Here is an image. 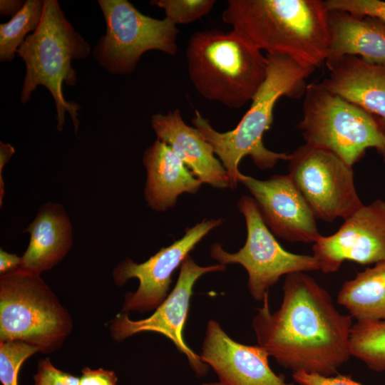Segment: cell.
<instances>
[{"instance_id": "cell-5", "label": "cell", "mask_w": 385, "mask_h": 385, "mask_svg": "<svg viewBox=\"0 0 385 385\" xmlns=\"http://www.w3.org/2000/svg\"><path fill=\"white\" fill-rule=\"evenodd\" d=\"M90 53L89 43L67 20L58 1L44 0L38 27L26 38L16 53L26 66L21 102H28L38 86H45L55 101L58 130H62L68 113L77 133L80 106L65 99L62 85H76L72 62L86 58Z\"/></svg>"}, {"instance_id": "cell-18", "label": "cell", "mask_w": 385, "mask_h": 385, "mask_svg": "<svg viewBox=\"0 0 385 385\" xmlns=\"http://www.w3.org/2000/svg\"><path fill=\"white\" fill-rule=\"evenodd\" d=\"M145 197L155 210L173 207L183 193H196L202 184L165 142L156 140L145 151Z\"/></svg>"}, {"instance_id": "cell-29", "label": "cell", "mask_w": 385, "mask_h": 385, "mask_svg": "<svg viewBox=\"0 0 385 385\" xmlns=\"http://www.w3.org/2000/svg\"><path fill=\"white\" fill-rule=\"evenodd\" d=\"M118 380L113 371L84 367L79 377V385H117Z\"/></svg>"}, {"instance_id": "cell-2", "label": "cell", "mask_w": 385, "mask_h": 385, "mask_svg": "<svg viewBox=\"0 0 385 385\" xmlns=\"http://www.w3.org/2000/svg\"><path fill=\"white\" fill-rule=\"evenodd\" d=\"M328 14L321 0H229L222 19L266 54L315 69L328 56Z\"/></svg>"}, {"instance_id": "cell-15", "label": "cell", "mask_w": 385, "mask_h": 385, "mask_svg": "<svg viewBox=\"0 0 385 385\" xmlns=\"http://www.w3.org/2000/svg\"><path fill=\"white\" fill-rule=\"evenodd\" d=\"M200 356L224 385H294L271 369L263 348L233 340L214 319L207 322Z\"/></svg>"}, {"instance_id": "cell-7", "label": "cell", "mask_w": 385, "mask_h": 385, "mask_svg": "<svg viewBox=\"0 0 385 385\" xmlns=\"http://www.w3.org/2000/svg\"><path fill=\"white\" fill-rule=\"evenodd\" d=\"M298 124L305 143L327 149L353 167L367 148L385 158V128L374 115L328 90L307 84Z\"/></svg>"}, {"instance_id": "cell-21", "label": "cell", "mask_w": 385, "mask_h": 385, "mask_svg": "<svg viewBox=\"0 0 385 385\" xmlns=\"http://www.w3.org/2000/svg\"><path fill=\"white\" fill-rule=\"evenodd\" d=\"M337 302L356 322H385V262L366 268L344 282Z\"/></svg>"}, {"instance_id": "cell-30", "label": "cell", "mask_w": 385, "mask_h": 385, "mask_svg": "<svg viewBox=\"0 0 385 385\" xmlns=\"http://www.w3.org/2000/svg\"><path fill=\"white\" fill-rule=\"evenodd\" d=\"M21 263V257L10 254L1 249L0 250V273L3 274L19 268Z\"/></svg>"}, {"instance_id": "cell-14", "label": "cell", "mask_w": 385, "mask_h": 385, "mask_svg": "<svg viewBox=\"0 0 385 385\" xmlns=\"http://www.w3.org/2000/svg\"><path fill=\"white\" fill-rule=\"evenodd\" d=\"M238 183L252 195L271 232L291 242L314 243L320 235L316 217L289 175L258 180L240 173Z\"/></svg>"}, {"instance_id": "cell-8", "label": "cell", "mask_w": 385, "mask_h": 385, "mask_svg": "<svg viewBox=\"0 0 385 385\" xmlns=\"http://www.w3.org/2000/svg\"><path fill=\"white\" fill-rule=\"evenodd\" d=\"M106 25L93 55L108 72L125 75L134 71L144 53L151 50L175 56L179 30L165 17L145 16L126 0H99Z\"/></svg>"}, {"instance_id": "cell-11", "label": "cell", "mask_w": 385, "mask_h": 385, "mask_svg": "<svg viewBox=\"0 0 385 385\" xmlns=\"http://www.w3.org/2000/svg\"><path fill=\"white\" fill-rule=\"evenodd\" d=\"M225 270L226 266L221 264L200 266L188 255L180 265L175 287L153 314L144 319L132 320L128 313H118L110 322L111 337L116 342H122L140 332H153L161 334L170 339L177 349L187 357L195 374L198 376H204L209 366L201 360L200 354L193 351L186 344L183 332L196 281L205 274Z\"/></svg>"}, {"instance_id": "cell-3", "label": "cell", "mask_w": 385, "mask_h": 385, "mask_svg": "<svg viewBox=\"0 0 385 385\" xmlns=\"http://www.w3.org/2000/svg\"><path fill=\"white\" fill-rule=\"evenodd\" d=\"M267 76L252 100V103L237 125L232 130L220 133L198 111L192 118V124L212 145L230 180V188L237 187L241 160L249 155L260 170L273 168L279 160H287L289 154L268 150L263 143V135L273 121V111L282 96L300 98L304 96L307 78L314 68L304 67L292 58L266 54Z\"/></svg>"}, {"instance_id": "cell-33", "label": "cell", "mask_w": 385, "mask_h": 385, "mask_svg": "<svg viewBox=\"0 0 385 385\" xmlns=\"http://www.w3.org/2000/svg\"><path fill=\"white\" fill-rule=\"evenodd\" d=\"M202 385H224V384H222L220 381H219V382L205 383V384H202Z\"/></svg>"}, {"instance_id": "cell-12", "label": "cell", "mask_w": 385, "mask_h": 385, "mask_svg": "<svg viewBox=\"0 0 385 385\" xmlns=\"http://www.w3.org/2000/svg\"><path fill=\"white\" fill-rule=\"evenodd\" d=\"M222 223V219L203 220L188 228L180 239L161 248L145 262L138 264L126 258L119 262L113 270L117 286L124 285L131 278L139 280L137 290L125 294L120 312L135 311L143 314L155 310L169 294L175 270L202 239Z\"/></svg>"}, {"instance_id": "cell-32", "label": "cell", "mask_w": 385, "mask_h": 385, "mask_svg": "<svg viewBox=\"0 0 385 385\" xmlns=\"http://www.w3.org/2000/svg\"><path fill=\"white\" fill-rule=\"evenodd\" d=\"M14 153L15 149L11 145L0 142V176L3 167L9 162Z\"/></svg>"}, {"instance_id": "cell-20", "label": "cell", "mask_w": 385, "mask_h": 385, "mask_svg": "<svg viewBox=\"0 0 385 385\" xmlns=\"http://www.w3.org/2000/svg\"><path fill=\"white\" fill-rule=\"evenodd\" d=\"M328 21L327 58L353 55L368 62L385 63L384 22L337 10L329 11Z\"/></svg>"}, {"instance_id": "cell-19", "label": "cell", "mask_w": 385, "mask_h": 385, "mask_svg": "<svg viewBox=\"0 0 385 385\" xmlns=\"http://www.w3.org/2000/svg\"><path fill=\"white\" fill-rule=\"evenodd\" d=\"M30 234L20 267L40 274L56 266L72 245V227L61 205H43L25 230Z\"/></svg>"}, {"instance_id": "cell-22", "label": "cell", "mask_w": 385, "mask_h": 385, "mask_svg": "<svg viewBox=\"0 0 385 385\" xmlns=\"http://www.w3.org/2000/svg\"><path fill=\"white\" fill-rule=\"evenodd\" d=\"M44 0H27L22 9L5 24H0V61L10 62L26 38L38 27Z\"/></svg>"}, {"instance_id": "cell-4", "label": "cell", "mask_w": 385, "mask_h": 385, "mask_svg": "<svg viewBox=\"0 0 385 385\" xmlns=\"http://www.w3.org/2000/svg\"><path fill=\"white\" fill-rule=\"evenodd\" d=\"M185 56L189 78L197 91L230 108L252 101L267 76L266 55L232 29L195 32Z\"/></svg>"}, {"instance_id": "cell-1", "label": "cell", "mask_w": 385, "mask_h": 385, "mask_svg": "<svg viewBox=\"0 0 385 385\" xmlns=\"http://www.w3.org/2000/svg\"><path fill=\"white\" fill-rule=\"evenodd\" d=\"M279 308L272 313L269 293L252 319L257 344L294 372L335 375L350 358L352 318L340 313L329 293L310 275L287 274Z\"/></svg>"}, {"instance_id": "cell-13", "label": "cell", "mask_w": 385, "mask_h": 385, "mask_svg": "<svg viewBox=\"0 0 385 385\" xmlns=\"http://www.w3.org/2000/svg\"><path fill=\"white\" fill-rule=\"evenodd\" d=\"M312 251L326 274L337 272L346 260L361 265L385 262V201L363 205L335 233L314 242Z\"/></svg>"}, {"instance_id": "cell-9", "label": "cell", "mask_w": 385, "mask_h": 385, "mask_svg": "<svg viewBox=\"0 0 385 385\" xmlns=\"http://www.w3.org/2000/svg\"><path fill=\"white\" fill-rule=\"evenodd\" d=\"M237 207L247 227L244 246L237 252L230 253L220 243L215 242L210 252L219 264L225 266L240 264L246 270L248 290L255 300L262 301L270 289L283 275L319 270L313 255L292 253L280 245L264 222L252 197L242 196Z\"/></svg>"}, {"instance_id": "cell-28", "label": "cell", "mask_w": 385, "mask_h": 385, "mask_svg": "<svg viewBox=\"0 0 385 385\" xmlns=\"http://www.w3.org/2000/svg\"><path fill=\"white\" fill-rule=\"evenodd\" d=\"M292 377L299 385H363L350 376L338 374L324 376L316 374L294 372Z\"/></svg>"}, {"instance_id": "cell-27", "label": "cell", "mask_w": 385, "mask_h": 385, "mask_svg": "<svg viewBox=\"0 0 385 385\" xmlns=\"http://www.w3.org/2000/svg\"><path fill=\"white\" fill-rule=\"evenodd\" d=\"M34 385H79V377L54 366L49 358L38 361Z\"/></svg>"}, {"instance_id": "cell-31", "label": "cell", "mask_w": 385, "mask_h": 385, "mask_svg": "<svg viewBox=\"0 0 385 385\" xmlns=\"http://www.w3.org/2000/svg\"><path fill=\"white\" fill-rule=\"evenodd\" d=\"M24 2L19 0H1L0 14L4 16L13 17L24 6Z\"/></svg>"}, {"instance_id": "cell-23", "label": "cell", "mask_w": 385, "mask_h": 385, "mask_svg": "<svg viewBox=\"0 0 385 385\" xmlns=\"http://www.w3.org/2000/svg\"><path fill=\"white\" fill-rule=\"evenodd\" d=\"M349 352L372 371H385V322H356L349 337Z\"/></svg>"}, {"instance_id": "cell-6", "label": "cell", "mask_w": 385, "mask_h": 385, "mask_svg": "<svg viewBox=\"0 0 385 385\" xmlns=\"http://www.w3.org/2000/svg\"><path fill=\"white\" fill-rule=\"evenodd\" d=\"M73 320L41 274L19 267L0 277V342L21 341L42 354L61 347Z\"/></svg>"}, {"instance_id": "cell-24", "label": "cell", "mask_w": 385, "mask_h": 385, "mask_svg": "<svg viewBox=\"0 0 385 385\" xmlns=\"http://www.w3.org/2000/svg\"><path fill=\"white\" fill-rule=\"evenodd\" d=\"M38 349L21 341L0 342V381L2 385H18L22 364Z\"/></svg>"}, {"instance_id": "cell-16", "label": "cell", "mask_w": 385, "mask_h": 385, "mask_svg": "<svg viewBox=\"0 0 385 385\" xmlns=\"http://www.w3.org/2000/svg\"><path fill=\"white\" fill-rule=\"evenodd\" d=\"M150 123L157 139L167 143L202 183L213 188H230V180L212 145L196 128L187 125L179 109L152 115Z\"/></svg>"}, {"instance_id": "cell-17", "label": "cell", "mask_w": 385, "mask_h": 385, "mask_svg": "<svg viewBox=\"0 0 385 385\" xmlns=\"http://www.w3.org/2000/svg\"><path fill=\"white\" fill-rule=\"evenodd\" d=\"M322 83L332 93L376 115L385 128V63L353 55L327 58Z\"/></svg>"}, {"instance_id": "cell-10", "label": "cell", "mask_w": 385, "mask_h": 385, "mask_svg": "<svg viewBox=\"0 0 385 385\" xmlns=\"http://www.w3.org/2000/svg\"><path fill=\"white\" fill-rule=\"evenodd\" d=\"M288 161V175L316 218L344 220L363 206L352 167L332 152L305 143Z\"/></svg>"}, {"instance_id": "cell-26", "label": "cell", "mask_w": 385, "mask_h": 385, "mask_svg": "<svg viewBox=\"0 0 385 385\" xmlns=\"http://www.w3.org/2000/svg\"><path fill=\"white\" fill-rule=\"evenodd\" d=\"M329 11L337 10L358 16H370L385 23V1L380 0H327Z\"/></svg>"}, {"instance_id": "cell-25", "label": "cell", "mask_w": 385, "mask_h": 385, "mask_svg": "<svg viewBox=\"0 0 385 385\" xmlns=\"http://www.w3.org/2000/svg\"><path fill=\"white\" fill-rule=\"evenodd\" d=\"M151 5L161 8L165 18L175 25L190 24L208 14L215 4L214 0H153Z\"/></svg>"}]
</instances>
